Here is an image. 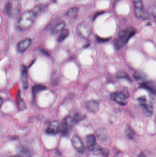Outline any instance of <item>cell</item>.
Wrapping results in <instances>:
<instances>
[{
    "label": "cell",
    "mask_w": 156,
    "mask_h": 157,
    "mask_svg": "<svg viewBox=\"0 0 156 157\" xmlns=\"http://www.w3.org/2000/svg\"><path fill=\"white\" fill-rule=\"evenodd\" d=\"M38 14L39 13L34 8L24 12L17 21V27L21 30L29 29L33 25Z\"/></svg>",
    "instance_id": "obj_1"
},
{
    "label": "cell",
    "mask_w": 156,
    "mask_h": 157,
    "mask_svg": "<svg viewBox=\"0 0 156 157\" xmlns=\"http://www.w3.org/2000/svg\"><path fill=\"white\" fill-rule=\"evenodd\" d=\"M136 32V29L134 28L120 31L118 34V37L114 41L115 48L119 50L123 48L131 39V38L135 35Z\"/></svg>",
    "instance_id": "obj_2"
},
{
    "label": "cell",
    "mask_w": 156,
    "mask_h": 157,
    "mask_svg": "<svg viewBox=\"0 0 156 157\" xmlns=\"http://www.w3.org/2000/svg\"><path fill=\"white\" fill-rule=\"evenodd\" d=\"M77 33L81 38L88 39L91 34L90 27L87 23L82 22L77 27Z\"/></svg>",
    "instance_id": "obj_3"
},
{
    "label": "cell",
    "mask_w": 156,
    "mask_h": 157,
    "mask_svg": "<svg viewBox=\"0 0 156 157\" xmlns=\"http://www.w3.org/2000/svg\"><path fill=\"white\" fill-rule=\"evenodd\" d=\"M139 104L144 109L146 114L148 116H151L154 111L153 103L148 102L145 96H142L137 98Z\"/></svg>",
    "instance_id": "obj_4"
},
{
    "label": "cell",
    "mask_w": 156,
    "mask_h": 157,
    "mask_svg": "<svg viewBox=\"0 0 156 157\" xmlns=\"http://www.w3.org/2000/svg\"><path fill=\"white\" fill-rule=\"evenodd\" d=\"M73 124L72 118L70 116H67L63 119L60 126V131L62 135L66 136L68 133Z\"/></svg>",
    "instance_id": "obj_5"
},
{
    "label": "cell",
    "mask_w": 156,
    "mask_h": 157,
    "mask_svg": "<svg viewBox=\"0 0 156 157\" xmlns=\"http://www.w3.org/2000/svg\"><path fill=\"white\" fill-rule=\"evenodd\" d=\"M111 100L115 101L120 105H125L127 103V98L125 96L122 91L115 92L111 95Z\"/></svg>",
    "instance_id": "obj_6"
},
{
    "label": "cell",
    "mask_w": 156,
    "mask_h": 157,
    "mask_svg": "<svg viewBox=\"0 0 156 157\" xmlns=\"http://www.w3.org/2000/svg\"><path fill=\"white\" fill-rule=\"evenodd\" d=\"M71 145L73 147L80 153H84L85 147L80 137L77 136H74L71 139Z\"/></svg>",
    "instance_id": "obj_7"
},
{
    "label": "cell",
    "mask_w": 156,
    "mask_h": 157,
    "mask_svg": "<svg viewBox=\"0 0 156 157\" xmlns=\"http://www.w3.org/2000/svg\"><path fill=\"white\" fill-rule=\"evenodd\" d=\"M32 43L30 38H26L19 41L16 46L17 51L20 53L25 52L30 47Z\"/></svg>",
    "instance_id": "obj_8"
},
{
    "label": "cell",
    "mask_w": 156,
    "mask_h": 157,
    "mask_svg": "<svg viewBox=\"0 0 156 157\" xmlns=\"http://www.w3.org/2000/svg\"><path fill=\"white\" fill-rule=\"evenodd\" d=\"M60 131V124L57 121H53L49 124L46 130V132L50 135H55Z\"/></svg>",
    "instance_id": "obj_9"
},
{
    "label": "cell",
    "mask_w": 156,
    "mask_h": 157,
    "mask_svg": "<svg viewBox=\"0 0 156 157\" xmlns=\"http://www.w3.org/2000/svg\"><path fill=\"white\" fill-rule=\"evenodd\" d=\"M97 136L99 140L103 144H108L109 143V135L106 129L101 128L97 132Z\"/></svg>",
    "instance_id": "obj_10"
},
{
    "label": "cell",
    "mask_w": 156,
    "mask_h": 157,
    "mask_svg": "<svg viewBox=\"0 0 156 157\" xmlns=\"http://www.w3.org/2000/svg\"><path fill=\"white\" fill-rule=\"evenodd\" d=\"M86 109L90 112L96 113L100 110V104L99 102L95 100H89L85 104Z\"/></svg>",
    "instance_id": "obj_11"
},
{
    "label": "cell",
    "mask_w": 156,
    "mask_h": 157,
    "mask_svg": "<svg viewBox=\"0 0 156 157\" xmlns=\"http://www.w3.org/2000/svg\"><path fill=\"white\" fill-rule=\"evenodd\" d=\"M20 71H21V76L23 88H24V89H27L28 86V81H27L28 74H27V71L26 66L24 65H22L21 66Z\"/></svg>",
    "instance_id": "obj_12"
},
{
    "label": "cell",
    "mask_w": 156,
    "mask_h": 157,
    "mask_svg": "<svg viewBox=\"0 0 156 157\" xmlns=\"http://www.w3.org/2000/svg\"><path fill=\"white\" fill-rule=\"evenodd\" d=\"M86 146L90 151H93L96 147V140L95 136L89 134L86 137Z\"/></svg>",
    "instance_id": "obj_13"
},
{
    "label": "cell",
    "mask_w": 156,
    "mask_h": 157,
    "mask_svg": "<svg viewBox=\"0 0 156 157\" xmlns=\"http://www.w3.org/2000/svg\"><path fill=\"white\" fill-rule=\"evenodd\" d=\"M134 13L136 17L139 19L146 20L149 17V13L147 11L145 10L144 8H142V9H135L134 8Z\"/></svg>",
    "instance_id": "obj_14"
},
{
    "label": "cell",
    "mask_w": 156,
    "mask_h": 157,
    "mask_svg": "<svg viewBox=\"0 0 156 157\" xmlns=\"http://www.w3.org/2000/svg\"><path fill=\"white\" fill-rule=\"evenodd\" d=\"M140 87L142 88L145 89L149 90L152 94L155 95L156 93V89L153 83L149 81H145L141 83L140 85Z\"/></svg>",
    "instance_id": "obj_15"
},
{
    "label": "cell",
    "mask_w": 156,
    "mask_h": 157,
    "mask_svg": "<svg viewBox=\"0 0 156 157\" xmlns=\"http://www.w3.org/2000/svg\"><path fill=\"white\" fill-rule=\"evenodd\" d=\"M20 93V90H18L17 94V104L18 110L20 111H22L26 109L27 106L25 102L21 97Z\"/></svg>",
    "instance_id": "obj_16"
},
{
    "label": "cell",
    "mask_w": 156,
    "mask_h": 157,
    "mask_svg": "<svg viewBox=\"0 0 156 157\" xmlns=\"http://www.w3.org/2000/svg\"><path fill=\"white\" fill-rule=\"evenodd\" d=\"M66 26V23L64 21L60 22L56 25L52 30V33L53 34H57L60 31H62Z\"/></svg>",
    "instance_id": "obj_17"
},
{
    "label": "cell",
    "mask_w": 156,
    "mask_h": 157,
    "mask_svg": "<svg viewBox=\"0 0 156 157\" xmlns=\"http://www.w3.org/2000/svg\"><path fill=\"white\" fill-rule=\"evenodd\" d=\"M69 34V31L68 29H63L60 32V34L58 37V41L60 42L64 41L68 36Z\"/></svg>",
    "instance_id": "obj_18"
},
{
    "label": "cell",
    "mask_w": 156,
    "mask_h": 157,
    "mask_svg": "<svg viewBox=\"0 0 156 157\" xmlns=\"http://www.w3.org/2000/svg\"><path fill=\"white\" fill-rule=\"evenodd\" d=\"M46 89V87L45 86H43L41 85H35L32 88V93L34 97H35V95L38 92L40 91H43V90H45Z\"/></svg>",
    "instance_id": "obj_19"
},
{
    "label": "cell",
    "mask_w": 156,
    "mask_h": 157,
    "mask_svg": "<svg viewBox=\"0 0 156 157\" xmlns=\"http://www.w3.org/2000/svg\"><path fill=\"white\" fill-rule=\"evenodd\" d=\"M86 118V116L83 114H80V113H77L74 115L73 118H72V121H73V124H78L79 122L81 121L82 120H84Z\"/></svg>",
    "instance_id": "obj_20"
},
{
    "label": "cell",
    "mask_w": 156,
    "mask_h": 157,
    "mask_svg": "<svg viewBox=\"0 0 156 157\" xmlns=\"http://www.w3.org/2000/svg\"><path fill=\"white\" fill-rule=\"evenodd\" d=\"M125 134L129 139H133L135 136L134 131L131 126H127L125 129Z\"/></svg>",
    "instance_id": "obj_21"
},
{
    "label": "cell",
    "mask_w": 156,
    "mask_h": 157,
    "mask_svg": "<svg viewBox=\"0 0 156 157\" xmlns=\"http://www.w3.org/2000/svg\"><path fill=\"white\" fill-rule=\"evenodd\" d=\"M78 7H73L68 11L67 13V15L69 17H74L78 14Z\"/></svg>",
    "instance_id": "obj_22"
},
{
    "label": "cell",
    "mask_w": 156,
    "mask_h": 157,
    "mask_svg": "<svg viewBox=\"0 0 156 157\" xmlns=\"http://www.w3.org/2000/svg\"><path fill=\"white\" fill-rule=\"evenodd\" d=\"M135 9H142L143 8V1L142 0H133Z\"/></svg>",
    "instance_id": "obj_23"
},
{
    "label": "cell",
    "mask_w": 156,
    "mask_h": 157,
    "mask_svg": "<svg viewBox=\"0 0 156 157\" xmlns=\"http://www.w3.org/2000/svg\"><path fill=\"white\" fill-rule=\"evenodd\" d=\"M134 77L137 79V80H140V79H144L145 78V75L142 72H136L134 74Z\"/></svg>",
    "instance_id": "obj_24"
},
{
    "label": "cell",
    "mask_w": 156,
    "mask_h": 157,
    "mask_svg": "<svg viewBox=\"0 0 156 157\" xmlns=\"http://www.w3.org/2000/svg\"><path fill=\"white\" fill-rule=\"evenodd\" d=\"M12 10V4L10 2H7L5 7V13L7 15H10Z\"/></svg>",
    "instance_id": "obj_25"
},
{
    "label": "cell",
    "mask_w": 156,
    "mask_h": 157,
    "mask_svg": "<svg viewBox=\"0 0 156 157\" xmlns=\"http://www.w3.org/2000/svg\"><path fill=\"white\" fill-rule=\"evenodd\" d=\"M118 76L119 78H126L127 80H129V81H132L130 76L128 75L127 73L125 72H120V73L118 75Z\"/></svg>",
    "instance_id": "obj_26"
},
{
    "label": "cell",
    "mask_w": 156,
    "mask_h": 157,
    "mask_svg": "<svg viewBox=\"0 0 156 157\" xmlns=\"http://www.w3.org/2000/svg\"><path fill=\"white\" fill-rule=\"evenodd\" d=\"M96 40L97 41H99V42H107L108 40H109L110 39L108 38H101L100 37L96 36Z\"/></svg>",
    "instance_id": "obj_27"
},
{
    "label": "cell",
    "mask_w": 156,
    "mask_h": 157,
    "mask_svg": "<svg viewBox=\"0 0 156 157\" xmlns=\"http://www.w3.org/2000/svg\"><path fill=\"white\" fill-rule=\"evenodd\" d=\"M122 92H123L125 96L127 98H129L130 97V93H129V91H128V90L125 89Z\"/></svg>",
    "instance_id": "obj_28"
},
{
    "label": "cell",
    "mask_w": 156,
    "mask_h": 157,
    "mask_svg": "<svg viewBox=\"0 0 156 157\" xmlns=\"http://www.w3.org/2000/svg\"><path fill=\"white\" fill-rule=\"evenodd\" d=\"M3 103V100L2 99V98H1V97H0V108H1V107H2V105Z\"/></svg>",
    "instance_id": "obj_29"
},
{
    "label": "cell",
    "mask_w": 156,
    "mask_h": 157,
    "mask_svg": "<svg viewBox=\"0 0 156 157\" xmlns=\"http://www.w3.org/2000/svg\"><path fill=\"white\" fill-rule=\"evenodd\" d=\"M50 2L53 3H56L57 2V0H50Z\"/></svg>",
    "instance_id": "obj_30"
},
{
    "label": "cell",
    "mask_w": 156,
    "mask_h": 157,
    "mask_svg": "<svg viewBox=\"0 0 156 157\" xmlns=\"http://www.w3.org/2000/svg\"><path fill=\"white\" fill-rule=\"evenodd\" d=\"M11 157H20L18 156H12Z\"/></svg>",
    "instance_id": "obj_31"
}]
</instances>
